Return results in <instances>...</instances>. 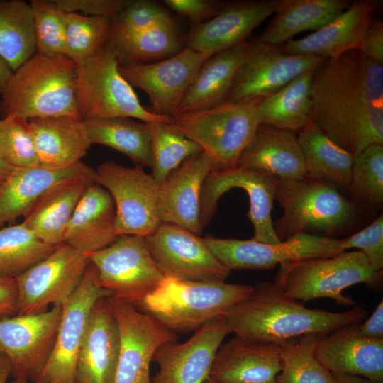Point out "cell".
<instances>
[{
  "mask_svg": "<svg viewBox=\"0 0 383 383\" xmlns=\"http://www.w3.org/2000/svg\"><path fill=\"white\" fill-rule=\"evenodd\" d=\"M274 284L287 296L306 302L330 298L343 306L354 301L343 294L354 284L380 283L382 272H375L360 250L344 251L327 257L287 261L281 263Z\"/></svg>",
  "mask_w": 383,
  "mask_h": 383,
  "instance_id": "52a82bcc",
  "label": "cell"
},
{
  "mask_svg": "<svg viewBox=\"0 0 383 383\" xmlns=\"http://www.w3.org/2000/svg\"><path fill=\"white\" fill-rule=\"evenodd\" d=\"M0 153L18 169L40 165L28 120L14 115L0 118Z\"/></svg>",
  "mask_w": 383,
  "mask_h": 383,
  "instance_id": "f6af8a7d",
  "label": "cell"
},
{
  "mask_svg": "<svg viewBox=\"0 0 383 383\" xmlns=\"http://www.w3.org/2000/svg\"><path fill=\"white\" fill-rule=\"evenodd\" d=\"M214 170L213 161L202 151L188 157L172 171L160 185L157 200L160 221L201 235V189L206 177Z\"/></svg>",
  "mask_w": 383,
  "mask_h": 383,
  "instance_id": "7402d4cb",
  "label": "cell"
},
{
  "mask_svg": "<svg viewBox=\"0 0 383 383\" xmlns=\"http://www.w3.org/2000/svg\"><path fill=\"white\" fill-rule=\"evenodd\" d=\"M278 179L262 172L234 167L214 170L206 177L201 193L200 221L204 227L213 216L221 196L232 188H241L248 194L250 209L247 216L254 227V240L277 243L272 219V210Z\"/></svg>",
  "mask_w": 383,
  "mask_h": 383,
  "instance_id": "e0dca14e",
  "label": "cell"
},
{
  "mask_svg": "<svg viewBox=\"0 0 383 383\" xmlns=\"http://www.w3.org/2000/svg\"><path fill=\"white\" fill-rule=\"evenodd\" d=\"M327 60L319 56L287 54L279 45L255 41L226 101L262 100L303 73L316 70Z\"/></svg>",
  "mask_w": 383,
  "mask_h": 383,
  "instance_id": "ac0fdd59",
  "label": "cell"
},
{
  "mask_svg": "<svg viewBox=\"0 0 383 383\" xmlns=\"http://www.w3.org/2000/svg\"><path fill=\"white\" fill-rule=\"evenodd\" d=\"M8 383H39L35 382H32L26 379H13V381L9 382Z\"/></svg>",
  "mask_w": 383,
  "mask_h": 383,
  "instance_id": "680465c9",
  "label": "cell"
},
{
  "mask_svg": "<svg viewBox=\"0 0 383 383\" xmlns=\"http://www.w3.org/2000/svg\"><path fill=\"white\" fill-rule=\"evenodd\" d=\"M313 122L354 156L383 145V65L359 50L328 59L314 73Z\"/></svg>",
  "mask_w": 383,
  "mask_h": 383,
  "instance_id": "6da1fadb",
  "label": "cell"
},
{
  "mask_svg": "<svg viewBox=\"0 0 383 383\" xmlns=\"http://www.w3.org/2000/svg\"><path fill=\"white\" fill-rule=\"evenodd\" d=\"M333 383H370L367 379L359 376L332 373Z\"/></svg>",
  "mask_w": 383,
  "mask_h": 383,
  "instance_id": "11a10c76",
  "label": "cell"
},
{
  "mask_svg": "<svg viewBox=\"0 0 383 383\" xmlns=\"http://www.w3.org/2000/svg\"><path fill=\"white\" fill-rule=\"evenodd\" d=\"M347 191L366 211L382 210L383 145L372 144L354 156Z\"/></svg>",
  "mask_w": 383,
  "mask_h": 383,
  "instance_id": "60d3db41",
  "label": "cell"
},
{
  "mask_svg": "<svg viewBox=\"0 0 383 383\" xmlns=\"http://www.w3.org/2000/svg\"><path fill=\"white\" fill-rule=\"evenodd\" d=\"M17 169L18 168L9 165L0 153V188L17 170Z\"/></svg>",
  "mask_w": 383,
  "mask_h": 383,
  "instance_id": "db71d44e",
  "label": "cell"
},
{
  "mask_svg": "<svg viewBox=\"0 0 383 383\" xmlns=\"http://www.w3.org/2000/svg\"><path fill=\"white\" fill-rule=\"evenodd\" d=\"M145 123L150 134L151 175L157 184L161 185L186 159L202 152V149L169 123Z\"/></svg>",
  "mask_w": 383,
  "mask_h": 383,
  "instance_id": "b9f144b4",
  "label": "cell"
},
{
  "mask_svg": "<svg viewBox=\"0 0 383 383\" xmlns=\"http://www.w3.org/2000/svg\"><path fill=\"white\" fill-rule=\"evenodd\" d=\"M366 315L367 311L357 306L343 312L308 309L274 283L261 282L223 316L235 336L279 345L304 335H326L357 324Z\"/></svg>",
  "mask_w": 383,
  "mask_h": 383,
  "instance_id": "7a4b0ae2",
  "label": "cell"
},
{
  "mask_svg": "<svg viewBox=\"0 0 383 383\" xmlns=\"http://www.w3.org/2000/svg\"><path fill=\"white\" fill-rule=\"evenodd\" d=\"M35 52L30 3L0 0V57L13 72Z\"/></svg>",
  "mask_w": 383,
  "mask_h": 383,
  "instance_id": "74e56055",
  "label": "cell"
},
{
  "mask_svg": "<svg viewBox=\"0 0 383 383\" xmlns=\"http://www.w3.org/2000/svg\"><path fill=\"white\" fill-rule=\"evenodd\" d=\"M85 255L96 267L99 286L111 297L133 304L152 292L165 279L144 236L121 235L109 246Z\"/></svg>",
  "mask_w": 383,
  "mask_h": 383,
  "instance_id": "9c48e42d",
  "label": "cell"
},
{
  "mask_svg": "<svg viewBox=\"0 0 383 383\" xmlns=\"http://www.w3.org/2000/svg\"><path fill=\"white\" fill-rule=\"evenodd\" d=\"M279 349L235 336L219 347L209 377L220 383H277Z\"/></svg>",
  "mask_w": 383,
  "mask_h": 383,
  "instance_id": "4316f807",
  "label": "cell"
},
{
  "mask_svg": "<svg viewBox=\"0 0 383 383\" xmlns=\"http://www.w3.org/2000/svg\"><path fill=\"white\" fill-rule=\"evenodd\" d=\"M315 71L303 73L261 100L258 109L260 124L297 133L312 122L311 91Z\"/></svg>",
  "mask_w": 383,
  "mask_h": 383,
  "instance_id": "e575fe53",
  "label": "cell"
},
{
  "mask_svg": "<svg viewBox=\"0 0 383 383\" xmlns=\"http://www.w3.org/2000/svg\"><path fill=\"white\" fill-rule=\"evenodd\" d=\"M107 43L119 66L155 62L177 54L184 48L177 24L109 35Z\"/></svg>",
  "mask_w": 383,
  "mask_h": 383,
  "instance_id": "d590c367",
  "label": "cell"
},
{
  "mask_svg": "<svg viewBox=\"0 0 383 383\" xmlns=\"http://www.w3.org/2000/svg\"><path fill=\"white\" fill-rule=\"evenodd\" d=\"M84 121L91 144L113 148L135 166H151L150 134L145 123L125 117Z\"/></svg>",
  "mask_w": 383,
  "mask_h": 383,
  "instance_id": "8d00e7d4",
  "label": "cell"
},
{
  "mask_svg": "<svg viewBox=\"0 0 383 383\" xmlns=\"http://www.w3.org/2000/svg\"><path fill=\"white\" fill-rule=\"evenodd\" d=\"M145 239L165 277L185 281H225L231 272L213 255L204 238L181 226L161 222Z\"/></svg>",
  "mask_w": 383,
  "mask_h": 383,
  "instance_id": "2e32d148",
  "label": "cell"
},
{
  "mask_svg": "<svg viewBox=\"0 0 383 383\" xmlns=\"http://www.w3.org/2000/svg\"><path fill=\"white\" fill-rule=\"evenodd\" d=\"M261 100L226 101L216 106L172 117L170 126L197 143L215 170L234 167L260 125Z\"/></svg>",
  "mask_w": 383,
  "mask_h": 383,
  "instance_id": "ba28073f",
  "label": "cell"
},
{
  "mask_svg": "<svg viewBox=\"0 0 383 383\" xmlns=\"http://www.w3.org/2000/svg\"><path fill=\"white\" fill-rule=\"evenodd\" d=\"M62 310L55 305L0 319V353L8 358L14 379L33 382L43 370L55 346Z\"/></svg>",
  "mask_w": 383,
  "mask_h": 383,
  "instance_id": "5bb4252c",
  "label": "cell"
},
{
  "mask_svg": "<svg viewBox=\"0 0 383 383\" xmlns=\"http://www.w3.org/2000/svg\"><path fill=\"white\" fill-rule=\"evenodd\" d=\"M210 55L184 48L177 54L152 63L119 66L122 76L148 96L152 111L173 117L192 82Z\"/></svg>",
  "mask_w": 383,
  "mask_h": 383,
  "instance_id": "d6986e66",
  "label": "cell"
},
{
  "mask_svg": "<svg viewBox=\"0 0 383 383\" xmlns=\"http://www.w3.org/2000/svg\"><path fill=\"white\" fill-rule=\"evenodd\" d=\"M271 175L278 180L304 177V160L296 133L260 124L236 166Z\"/></svg>",
  "mask_w": 383,
  "mask_h": 383,
  "instance_id": "f1b7e54d",
  "label": "cell"
},
{
  "mask_svg": "<svg viewBox=\"0 0 383 383\" xmlns=\"http://www.w3.org/2000/svg\"><path fill=\"white\" fill-rule=\"evenodd\" d=\"M357 325L322 336L316 356L331 372L362 377L370 383H383V339L360 335Z\"/></svg>",
  "mask_w": 383,
  "mask_h": 383,
  "instance_id": "d4e9b609",
  "label": "cell"
},
{
  "mask_svg": "<svg viewBox=\"0 0 383 383\" xmlns=\"http://www.w3.org/2000/svg\"><path fill=\"white\" fill-rule=\"evenodd\" d=\"M321 337L308 334L279 345L281 370L277 383H333L331 372L316 356Z\"/></svg>",
  "mask_w": 383,
  "mask_h": 383,
  "instance_id": "ab89813d",
  "label": "cell"
},
{
  "mask_svg": "<svg viewBox=\"0 0 383 383\" xmlns=\"http://www.w3.org/2000/svg\"><path fill=\"white\" fill-rule=\"evenodd\" d=\"M18 314L16 278H0V319Z\"/></svg>",
  "mask_w": 383,
  "mask_h": 383,
  "instance_id": "816d5d0a",
  "label": "cell"
},
{
  "mask_svg": "<svg viewBox=\"0 0 383 383\" xmlns=\"http://www.w3.org/2000/svg\"><path fill=\"white\" fill-rule=\"evenodd\" d=\"M279 0H243L226 2L210 20L193 25L186 37L184 48L210 56L233 48L260 24L274 14Z\"/></svg>",
  "mask_w": 383,
  "mask_h": 383,
  "instance_id": "44dd1931",
  "label": "cell"
},
{
  "mask_svg": "<svg viewBox=\"0 0 383 383\" xmlns=\"http://www.w3.org/2000/svg\"><path fill=\"white\" fill-rule=\"evenodd\" d=\"M94 182L112 196L118 235L152 234L161 221L157 213L160 185L143 167H127L113 160L100 164Z\"/></svg>",
  "mask_w": 383,
  "mask_h": 383,
  "instance_id": "30bf717a",
  "label": "cell"
},
{
  "mask_svg": "<svg viewBox=\"0 0 383 383\" xmlns=\"http://www.w3.org/2000/svg\"><path fill=\"white\" fill-rule=\"evenodd\" d=\"M274 200L282 209L273 223L280 241L299 233L340 238L356 230L367 211L337 187L304 177L278 180Z\"/></svg>",
  "mask_w": 383,
  "mask_h": 383,
  "instance_id": "3957f363",
  "label": "cell"
},
{
  "mask_svg": "<svg viewBox=\"0 0 383 383\" xmlns=\"http://www.w3.org/2000/svg\"><path fill=\"white\" fill-rule=\"evenodd\" d=\"M91 262L88 257L62 243L43 260L16 277L18 314L45 311L62 305L81 282Z\"/></svg>",
  "mask_w": 383,
  "mask_h": 383,
  "instance_id": "7c38bea8",
  "label": "cell"
},
{
  "mask_svg": "<svg viewBox=\"0 0 383 383\" xmlns=\"http://www.w3.org/2000/svg\"><path fill=\"white\" fill-rule=\"evenodd\" d=\"M57 247L38 239L23 222L3 227L0 229V278H16Z\"/></svg>",
  "mask_w": 383,
  "mask_h": 383,
  "instance_id": "f35d334b",
  "label": "cell"
},
{
  "mask_svg": "<svg viewBox=\"0 0 383 383\" xmlns=\"http://www.w3.org/2000/svg\"><path fill=\"white\" fill-rule=\"evenodd\" d=\"M75 100L83 120L125 117L144 123L172 122V118L155 114L142 106L133 87L121 74L107 43L77 64Z\"/></svg>",
  "mask_w": 383,
  "mask_h": 383,
  "instance_id": "8992f818",
  "label": "cell"
},
{
  "mask_svg": "<svg viewBox=\"0 0 383 383\" xmlns=\"http://www.w3.org/2000/svg\"><path fill=\"white\" fill-rule=\"evenodd\" d=\"M39 164L60 169L70 167L86 155L91 143L84 121L70 116L28 120Z\"/></svg>",
  "mask_w": 383,
  "mask_h": 383,
  "instance_id": "4dcf8cb0",
  "label": "cell"
},
{
  "mask_svg": "<svg viewBox=\"0 0 383 383\" xmlns=\"http://www.w3.org/2000/svg\"><path fill=\"white\" fill-rule=\"evenodd\" d=\"M65 12H82L90 16L111 20L123 7L127 0H53Z\"/></svg>",
  "mask_w": 383,
  "mask_h": 383,
  "instance_id": "c3c4849f",
  "label": "cell"
},
{
  "mask_svg": "<svg viewBox=\"0 0 383 383\" xmlns=\"http://www.w3.org/2000/svg\"><path fill=\"white\" fill-rule=\"evenodd\" d=\"M109 296L94 304L77 357L75 383H113L120 335Z\"/></svg>",
  "mask_w": 383,
  "mask_h": 383,
  "instance_id": "603a6c76",
  "label": "cell"
},
{
  "mask_svg": "<svg viewBox=\"0 0 383 383\" xmlns=\"http://www.w3.org/2000/svg\"><path fill=\"white\" fill-rule=\"evenodd\" d=\"M204 240L218 260L230 271L270 270L287 261L331 257L345 251L343 238L308 233L296 234L277 243L211 236Z\"/></svg>",
  "mask_w": 383,
  "mask_h": 383,
  "instance_id": "8fae6325",
  "label": "cell"
},
{
  "mask_svg": "<svg viewBox=\"0 0 383 383\" xmlns=\"http://www.w3.org/2000/svg\"><path fill=\"white\" fill-rule=\"evenodd\" d=\"M345 251L357 248L368 260L372 269L382 272L383 268V215L361 230L343 238Z\"/></svg>",
  "mask_w": 383,
  "mask_h": 383,
  "instance_id": "7dc6e473",
  "label": "cell"
},
{
  "mask_svg": "<svg viewBox=\"0 0 383 383\" xmlns=\"http://www.w3.org/2000/svg\"><path fill=\"white\" fill-rule=\"evenodd\" d=\"M11 375V365L8 358L0 353V383H8Z\"/></svg>",
  "mask_w": 383,
  "mask_h": 383,
  "instance_id": "6f0895ef",
  "label": "cell"
},
{
  "mask_svg": "<svg viewBox=\"0 0 383 383\" xmlns=\"http://www.w3.org/2000/svg\"><path fill=\"white\" fill-rule=\"evenodd\" d=\"M94 176L95 170L82 161L60 169L41 165L17 169L0 188V229L24 217L57 185L76 179L94 182Z\"/></svg>",
  "mask_w": 383,
  "mask_h": 383,
  "instance_id": "484cf974",
  "label": "cell"
},
{
  "mask_svg": "<svg viewBox=\"0 0 383 383\" xmlns=\"http://www.w3.org/2000/svg\"><path fill=\"white\" fill-rule=\"evenodd\" d=\"M251 47L252 43L246 40L210 56L198 70L176 115L207 109L226 102Z\"/></svg>",
  "mask_w": 383,
  "mask_h": 383,
  "instance_id": "f546056e",
  "label": "cell"
},
{
  "mask_svg": "<svg viewBox=\"0 0 383 383\" xmlns=\"http://www.w3.org/2000/svg\"><path fill=\"white\" fill-rule=\"evenodd\" d=\"M254 287L225 281H185L165 277L152 292L134 304L173 333L195 331L223 316L247 297Z\"/></svg>",
  "mask_w": 383,
  "mask_h": 383,
  "instance_id": "5b68a950",
  "label": "cell"
},
{
  "mask_svg": "<svg viewBox=\"0 0 383 383\" xmlns=\"http://www.w3.org/2000/svg\"><path fill=\"white\" fill-rule=\"evenodd\" d=\"M116 210L113 199L104 187L90 183L67 223L63 243L88 254L101 250L114 242Z\"/></svg>",
  "mask_w": 383,
  "mask_h": 383,
  "instance_id": "83f0119b",
  "label": "cell"
},
{
  "mask_svg": "<svg viewBox=\"0 0 383 383\" xmlns=\"http://www.w3.org/2000/svg\"><path fill=\"white\" fill-rule=\"evenodd\" d=\"M30 5L36 52L48 56L66 55L65 12L53 0H32Z\"/></svg>",
  "mask_w": 383,
  "mask_h": 383,
  "instance_id": "ee69618b",
  "label": "cell"
},
{
  "mask_svg": "<svg viewBox=\"0 0 383 383\" xmlns=\"http://www.w3.org/2000/svg\"><path fill=\"white\" fill-rule=\"evenodd\" d=\"M66 56L79 64L108 41L110 19L65 12Z\"/></svg>",
  "mask_w": 383,
  "mask_h": 383,
  "instance_id": "7bdbcfd3",
  "label": "cell"
},
{
  "mask_svg": "<svg viewBox=\"0 0 383 383\" xmlns=\"http://www.w3.org/2000/svg\"><path fill=\"white\" fill-rule=\"evenodd\" d=\"M204 383H220L214 379H213L212 378H211L210 377L209 378H207L205 382Z\"/></svg>",
  "mask_w": 383,
  "mask_h": 383,
  "instance_id": "91938a15",
  "label": "cell"
},
{
  "mask_svg": "<svg viewBox=\"0 0 383 383\" xmlns=\"http://www.w3.org/2000/svg\"><path fill=\"white\" fill-rule=\"evenodd\" d=\"M91 182L76 179L57 185L35 204L22 222L42 242L54 247L62 244L67 223Z\"/></svg>",
  "mask_w": 383,
  "mask_h": 383,
  "instance_id": "836d02e7",
  "label": "cell"
},
{
  "mask_svg": "<svg viewBox=\"0 0 383 383\" xmlns=\"http://www.w3.org/2000/svg\"><path fill=\"white\" fill-rule=\"evenodd\" d=\"M109 300L118 324L120 348L113 383H152L150 366L157 350L177 335L128 301Z\"/></svg>",
  "mask_w": 383,
  "mask_h": 383,
  "instance_id": "9a60e30c",
  "label": "cell"
},
{
  "mask_svg": "<svg viewBox=\"0 0 383 383\" xmlns=\"http://www.w3.org/2000/svg\"><path fill=\"white\" fill-rule=\"evenodd\" d=\"M76 70L77 64L66 55L35 52L13 72L1 92L0 116L82 119L75 100Z\"/></svg>",
  "mask_w": 383,
  "mask_h": 383,
  "instance_id": "277c9868",
  "label": "cell"
},
{
  "mask_svg": "<svg viewBox=\"0 0 383 383\" xmlns=\"http://www.w3.org/2000/svg\"><path fill=\"white\" fill-rule=\"evenodd\" d=\"M174 24L177 23L172 16L159 4L149 0H127L119 13L110 20L109 35Z\"/></svg>",
  "mask_w": 383,
  "mask_h": 383,
  "instance_id": "bcb514c9",
  "label": "cell"
},
{
  "mask_svg": "<svg viewBox=\"0 0 383 383\" xmlns=\"http://www.w3.org/2000/svg\"><path fill=\"white\" fill-rule=\"evenodd\" d=\"M163 2L168 8L187 16L193 25L214 17L226 3L216 0H164Z\"/></svg>",
  "mask_w": 383,
  "mask_h": 383,
  "instance_id": "681fc988",
  "label": "cell"
},
{
  "mask_svg": "<svg viewBox=\"0 0 383 383\" xmlns=\"http://www.w3.org/2000/svg\"><path fill=\"white\" fill-rule=\"evenodd\" d=\"M110 296L98 284L91 263L77 287L62 305V316L52 353L33 381L39 383H75L79 350L91 309L101 297Z\"/></svg>",
  "mask_w": 383,
  "mask_h": 383,
  "instance_id": "4fadbf2b",
  "label": "cell"
},
{
  "mask_svg": "<svg viewBox=\"0 0 383 383\" xmlns=\"http://www.w3.org/2000/svg\"><path fill=\"white\" fill-rule=\"evenodd\" d=\"M13 71L0 57V94L11 77Z\"/></svg>",
  "mask_w": 383,
  "mask_h": 383,
  "instance_id": "9f6ffc18",
  "label": "cell"
},
{
  "mask_svg": "<svg viewBox=\"0 0 383 383\" xmlns=\"http://www.w3.org/2000/svg\"><path fill=\"white\" fill-rule=\"evenodd\" d=\"M230 333L224 316L216 317L195 331L186 342L167 343L152 361L159 370L152 383H204L209 377L216 354Z\"/></svg>",
  "mask_w": 383,
  "mask_h": 383,
  "instance_id": "ffe728a7",
  "label": "cell"
},
{
  "mask_svg": "<svg viewBox=\"0 0 383 383\" xmlns=\"http://www.w3.org/2000/svg\"><path fill=\"white\" fill-rule=\"evenodd\" d=\"M304 160V178L348 190L354 155L313 121L296 133Z\"/></svg>",
  "mask_w": 383,
  "mask_h": 383,
  "instance_id": "d6a6232c",
  "label": "cell"
},
{
  "mask_svg": "<svg viewBox=\"0 0 383 383\" xmlns=\"http://www.w3.org/2000/svg\"><path fill=\"white\" fill-rule=\"evenodd\" d=\"M359 50L370 60L383 65V21L381 19L372 20Z\"/></svg>",
  "mask_w": 383,
  "mask_h": 383,
  "instance_id": "f907efd6",
  "label": "cell"
},
{
  "mask_svg": "<svg viewBox=\"0 0 383 383\" xmlns=\"http://www.w3.org/2000/svg\"><path fill=\"white\" fill-rule=\"evenodd\" d=\"M382 3L376 0H355L340 15L307 36L290 39L279 45L287 54L319 56L334 59L360 50L367 28Z\"/></svg>",
  "mask_w": 383,
  "mask_h": 383,
  "instance_id": "cb8c5ba5",
  "label": "cell"
},
{
  "mask_svg": "<svg viewBox=\"0 0 383 383\" xmlns=\"http://www.w3.org/2000/svg\"><path fill=\"white\" fill-rule=\"evenodd\" d=\"M348 0H279L274 16L257 38V42L281 45L295 35L316 31L340 15Z\"/></svg>",
  "mask_w": 383,
  "mask_h": 383,
  "instance_id": "1f68e13d",
  "label": "cell"
},
{
  "mask_svg": "<svg viewBox=\"0 0 383 383\" xmlns=\"http://www.w3.org/2000/svg\"><path fill=\"white\" fill-rule=\"evenodd\" d=\"M358 333L372 339H383V301L379 303L372 315L362 325H357Z\"/></svg>",
  "mask_w": 383,
  "mask_h": 383,
  "instance_id": "f5cc1de1",
  "label": "cell"
}]
</instances>
